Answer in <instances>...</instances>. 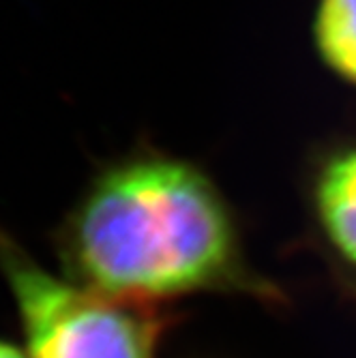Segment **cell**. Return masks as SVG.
<instances>
[{"mask_svg":"<svg viewBox=\"0 0 356 358\" xmlns=\"http://www.w3.org/2000/svg\"><path fill=\"white\" fill-rule=\"evenodd\" d=\"M54 251L67 279L134 305L202 294L285 301L249 266L234 213L211 176L155 150L97 170L60 219Z\"/></svg>","mask_w":356,"mask_h":358,"instance_id":"6da1fadb","label":"cell"},{"mask_svg":"<svg viewBox=\"0 0 356 358\" xmlns=\"http://www.w3.org/2000/svg\"><path fill=\"white\" fill-rule=\"evenodd\" d=\"M0 275L28 358H157L174 322L161 307L116 301L45 271L3 230Z\"/></svg>","mask_w":356,"mask_h":358,"instance_id":"7a4b0ae2","label":"cell"},{"mask_svg":"<svg viewBox=\"0 0 356 358\" xmlns=\"http://www.w3.org/2000/svg\"><path fill=\"white\" fill-rule=\"evenodd\" d=\"M309 206L333 264L356 283V144L320 161L309 185Z\"/></svg>","mask_w":356,"mask_h":358,"instance_id":"3957f363","label":"cell"},{"mask_svg":"<svg viewBox=\"0 0 356 358\" xmlns=\"http://www.w3.org/2000/svg\"><path fill=\"white\" fill-rule=\"evenodd\" d=\"M313 39L320 60L356 86V0H318Z\"/></svg>","mask_w":356,"mask_h":358,"instance_id":"277c9868","label":"cell"},{"mask_svg":"<svg viewBox=\"0 0 356 358\" xmlns=\"http://www.w3.org/2000/svg\"><path fill=\"white\" fill-rule=\"evenodd\" d=\"M0 358H28L26 350H20L11 341L0 339Z\"/></svg>","mask_w":356,"mask_h":358,"instance_id":"5b68a950","label":"cell"}]
</instances>
